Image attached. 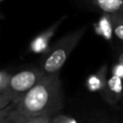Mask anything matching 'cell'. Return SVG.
<instances>
[{
	"mask_svg": "<svg viewBox=\"0 0 123 123\" xmlns=\"http://www.w3.org/2000/svg\"><path fill=\"white\" fill-rule=\"evenodd\" d=\"M25 119L15 114L12 111H11L9 113H7V118L2 119V123H23Z\"/></svg>",
	"mask_w": 123,
	"mask_h": 123,
	"instance_id": "9",
	"label": "cell"
},
{
	"mask_svg": "<svg viewBox=\"0 0 123 123\" xmlns=\"http://www.w3.org/2000/svg\"><path fill=\"white\" fill-rule=\"evenodd\" d=\"M95 3L106 13H123V0H95Z\"/></svg>",
	"mask_w": 123,
	"mask_h": 123,
	"instance_id": "4",
	"label": "cell"
},
{
	"mask_svg": "<svg viewBox=\"0 0 123 123\" xmlns=\"http://www.w3.org/2000/svg\"><path fill=\"white\" fill-rule=\"evenodd\" d=\"M55 29H56V27H55V28H52L51 30H49V31L47 32V34H44V36L38 37L36 40H34V41H33V44H32L33 49H34L35 51H42V50L46 47V45H47V40H48V38L52 36L53 31H55Z\"/></svg>",
	"mask_w": 123,
	"mask_h": 123,
	"instance_id": "6",
	"label": "cell"
},
{
	"mask_svg": "<svg viewBox=\"0 0 123 123\" xmlns=\"http://www.w3.org/2000/svg\"><path fill=\"white\" fill-rule=\"evenodd\" d=\"M86 29V27H83L68 34L54 45V47L47 53L43 61L42 71L44 74L59 73L60 69L63 66L72 50L76 47L82 38Z\"/></svg>",
	"mask_w": 123,
	"mask_h": 123,
	"instance_id": "3",
	"label": "cell"
},
{
	"mask_svg": "<svg viewBox=\"0 0 123 123\" xmlns=\"http://www.w3.org/2000/svg\"><path fill=\"white\" fill-rule=\"evenodd\" d=\"M62 108V84L57 74H44L12 110L23 119L37 116H54Z\"/></svg>",
	"mask_w": 123,
	"mask_h": 123,
	"instance_id": "1",
	"label": "cell"
},
{
	"mask_svg": "<svg viewBox=\"0 0 123 123\" xmlns=\"http://www.w3.org/2000/svg\"><path fill=\"white\" fill-rule=\"evenodd\" d=\"M53 116L45 115V116H37V117H30L26 118L23 123H51Z\"/></svg>",
	"mask_w": 123,
	"mask_h": 123,
	"instance_id": "8",
	"label": "cell"
},
{
	"mask_svg": "<svg viewBox=\"0 0 123 123\" xmlns=\"http://www.w3.org/2000/svg\"><path fill=\"white\" fill-rule=\"evenodd\" d=\"M100 123H103V122H100Z\"/></svg>",
	"mask_w": 123,
	"mask_h": 123,
	"instance_id": "13",
	"label": "cell"
},
{
	"mask_svg": "<svg viewBox=\"0 0 123 123\" xmlns=\"http://www.w3.org/2000/svg\"><path fill=\"white\" fill-rule=\"evenodd\" d=\"M11 77H12V75L7 73L5 70L1 71V73H0V94L6 92L8 90Z\"/></svg>",
	"mask_w": 123,
	"mask_h": 123,
	"instance_id": "7",
	"label": "cell"
},
{
	"mask_svg": "<svg viewBox=\"0 0 123 123\" xmlns=\"http://www.w3.org/2000/svg\"><path fill=\"white\" fill-rule=\"evenodd\" d=\"M118 62H119V66L122 68V77H123V52L118 57Z\"/></svg>",
	"mask_w": 123,
	"mask_h": 123,
	"instance_id": "11",
	"label": "cell"
},
{
	"mask_svg": "<svg viewBox=\"0 0 123 123\" xmlns=\"http://www.w3.org/2000/svg\"><path fill=\"white\" fill-rule=\"evenodd\" d=\"M111 22L113 35L123 41V13L111 14Z\"/></svg>",
	"mask_w": 123,
	"mask_h": 123,
	"instance_id": "5",
	"label": "cell"
},
{
	"mask_svg": "<svg viewBox=\"0 0 123 123\" xmlns=\"http://www.w3.org/2000/svg\"><path fill=\"white\" fill-rule=\"evenodd\" d=\"M0 1H1V2H3V1H5V0H0Z\"/></svg>",
	"mask_w": 123,
	"mask_h": 123,
	"instance_id": "12",
	"label": "cell"
},
{
	"mask_svg": "<svg viewBox=\"0 0 123 123\" xmlns=\"http://www.w3.org/2000/svg\"><path fill=\"white\" fill-rule=\"evenodd\" d=\"M72 120L71 118H68L66 116H58V117H53L51 120V123H70Z\"/></svg>",
	"mask_w": 123,
	"mask_h": 123,
	"instance_id": "10",
	"label": "cell"
},
{
	"mask_svg": "<svg viewBox=\"0 0 123 123\" xmlns=\"http://www.w3.org/2000/svg\"><path fill=\"white\" fill-rule=\"evenodd\" d=\"M44 75L42 69H25L19 71L11 77L9 88L6 92L0 94V108L4 110L10 103L15 105L19 100L31 90Z\"/></svg>",
	"mask_w": 123,
	"mask_h": 123,
	"instance_id": "2",
	"label": "cell"
}]
</instances>
